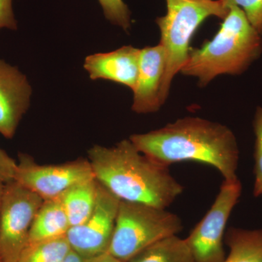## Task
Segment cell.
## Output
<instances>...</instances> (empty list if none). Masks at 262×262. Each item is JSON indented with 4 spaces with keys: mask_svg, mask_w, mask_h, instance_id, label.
<instances>
[{
    "mask_svg": "<svg viewBox=\"0 0 262 262\" xmlns=\"http://www.w3.org/2000/svg\"><path fill=\"white\" fill-rule=\"evenodd\" d=\"M129 139L141 152L164 166L195 161L217 169L224 180L238 178L237 139L220 122L185 117L157 130L133 134Z\"/></svg>",
    "mask_w": 262,
    "mask_h": 262,
    "instance_id": "obj_1",
    "label": "cell"
},
{
    "mask_svg": "<svg viewBox=\"0 0 262 262\" xmlns=\"http://www.w3.org/2000/svg\"><path fill=\"white\" fill-rule=\"evenodd\" d=\"M225 244L229 253L223 262H262V229L229 227Z\"/></svg>",
    "mask_w": 262,
    "mask_h": 262,
    "instance_id": "obj_15",
    "label": "cell"
},
{
    "mask_svg": "<svg viewBox=\"0 0 262 262\" xmlns=\"http://www.w3.org/2000/svg\"><path fill=\"white\" fill-rule=\"evenodd\" d=\"M0 262H2L1 259H0Z\"/></svg>",
    "mask_w": 262,
    "mask_h": 262,
    "instance_id": "obj_26",
    "label": "cell"
},
{
    "mask_svg": "<svg viewBox=\"0 0 262 262\" xmlns=\"http://www.w3.org/2000/svg\"><path fill=\"white\" fill-rule=\"evenodd\" d=\"M70 228L61 198L43 201L33 221L27 245L66 236Z\"/></svg>",
    "mask_w": 262,
    "mask_h": 262,
    "instance_id": "obj_13",
    "label": "cell"
},
{
    "mask_svg": "<svg viewBox=\"0 0 262 262\" xmlns=\"http://www.w3.org/2000/svg\"><path fill=\"white\" fill-rule=\"evenodd\" d=\"M227 9L237 6L244 11L249 23L262 37V0H222Z\"/></svg>",
    "mask_w": 262,
    "mask_h": 262,
    "instance_id": "obj_20",
    "label": "cell"
},
{
    "mask_svg": "<svg viewBox=\"0 0 262 262\" xmlns=\"http://www.w3.org/2000/svg\"><path fill=\"white\" fill-rule=\"evenodd\" d=\"M120 202L98 183L97 200L92 213L82 224L71 227L67 232L72 250L88 258L107 253Z\"/></svg>",
    "mask_w": 262,
    "mask_h": 262,
    "instance_id": "obj_9",
    "label": "cell"
},
{
    "mask_svg": "<svg viewBox=\"0 0 262 262\" xmlns=\"http://www.w3.org/2000/svg\"><path fill=\"white\" fill-rule=\"evenodd\" d=\"M17 162L0 148V182H11L14 179Z\"/></svg>",
    "mask_w": 262,
    "mask_h": 262,
    "instance_id": "obj_22",
    "label": "cell"
},
{
    "mask_svg": "<svg viewBox=\"0 0 262 262\" xmlns=\"http://www.w3.org/2000/svg\"><path fill=\"white\" fill-rule=\"evenodd\" d=\"M72 251L67 235L27 245L17 262H61Z\"/></svg>",
    "mask_w": 262,
    "mask_h": 262,
    "instance_id": "obj_17",
    "label": "cell"
},
{
    "mask_svg": "<svg viewBox=\"0 0 262 262\" xmlns=\"http://www.w3.org/2000/svg\"><path fill=\"white\" fill-rule=\"evenodd\" d=\"M139 61L140 49L125 46L114 51L86 57L83 67L92 80L112 81L134 91L139 75Z\"/></svg>",
    "mask_w": 262,
    "mask_h": 262,
    "instance_id": "obj_12",
    "label": "cell"
},
{
    "mask_svg": "<svg viewBox=\"0 0 262 262\" xmlns=\"http://www.w3.org/2000/svg\"><path fill=\"white\" fill-rule=\"evenodd\" d=\"M167 13L158 17L160 42L166 57L160 101L165 103L172 82L187 61L190 42L196 29L206 18L218 17L223 20L228 13L222 0H166Z\"/></svg>",
    "mask_w": 262,
    "mask_h": 262,
    "instance_id": "obj_4",
    "label": "cell"
},
{
    "mask_svg": "<svg viewBox=\"0 0 262 262\" xmlns=\"http://www.w3.org/2000/svg\"><path fill=\"white\" fill-rule=\"evenodd\" d=\"M261 53V36L241 8L231 6L214 37L201 48H191L180 73L206 87L218 76L244 73Z\"/></svg>",
    "mask_w": 262,
    "mask_h": 262,
    "instance_id": "obj_3",
    "label": "cell"
},
{
    "mask_svg": "<svg viewBox=\"0 0 262 262\" xmlns=\"http://www.w3.org/2000/svg\"><path fill=\"white\" fill-rule=\"evenodd\" d=\"M90 262H122L115 256H112L110 253H105L101 256L92 258Z\"/></svg>",
    "mask_w": 262,
    "mask_h": 262,
    "instance_id": "obj_24",
    "label": "cell"
},
{
    "mask_svg": "<svg viewBox=\"0 0 262 262\" xmlns=\"http://www.w3.org/2000/svg\"><path fill=\"white\" fill-rule=\"evenodd\" d=\"M242 193L239 179L224 180L215 201L185 238L195 262H223L227 222Z\"/></svg>",
    "mask_w": 262,
    "mask_h": 262,
    "instance_id": "obj_7",
    "label": "cell"
},
{
    "mask_svg": "<svg viewBox=\"0 0 262 262\" xmlns=\"http://www.w3.org/2000/svg\"><path fill=\"white\" fill-rule=\"evenodd\" d=\"M5 184L0 182V208H1L2 199H3V190H4Z\"/></svg>",
    "mask_w": 262,
    "mask_h": 262,
    "instance_id": "obj_25",
    "label": "cell"
},
{
    "mask_svg": "<svg viewBox=\"0 0 262 262\" xmlns=\"http://www.w3.org/2000/svg\"><path fill=\"white\" fill-rule=\"evenodd\" d=\"M94 178L88 159L39 165L32 157L20 154L13 180L46 201L58 198L76 184Z\"/></svg>",
    "mask_w": 262,
    "mask_h": 262,
    "instance_id": "obj_8",
    "label": "cell"
},
{
    "mask_svg": "<svg viewBox=\"0 0 262 262\" xmlns=\"http://www.w3.org/2000/svg\"><path fill=\"white\" fill-rule=\"evenodd\" d=\"M165 65V50L160 43L140 49L139 75L133 91L132 110L134 113H153L163 106L160 93Z\"/></svg>",
    "mask_w": 262,
    "mask_h": 262,
    "instance_id": "obj_11",
    "label": "cell"
},
{
    "mask_svg": "<svg viewBox=\"0 0 262 262\" xmlns=\"http://www.w3.org/2000/svg\"><path fill=\"white\" fill-rule=\"evenodd\" d=\"M40 196L13 180L5 184L0 208V259L17 262L42 205Z\"/></svg>",
    "mask_w": 262,
    "mask_h": 262,
    "instance_id": "obj_6",
    "label": "cell"
},
{
    "mask_svg": "<svg viewBox=\"0 0 262 262\" xmlns=\"http://www.w3.org/2000/svg\"><path fill=\"white\" fill-rule=\"evenodd\" d=\"M16 30L18 22L13 8V0H0V31L2 29Z\"/></svg>",
    "mask_w": 262,
    "mask_h": 262,
    "instance_id": "obj_21",
    "label": "cell"
},
{
    "mask_svg": "<svg viewBox=\"0 0 262 262\" xmlns=\"http://www.w3.org/2000/svg\"><path fill=\"white\" fill-rule=\"evenodd\" d=\"M91 259L92 258L84 257L80 253L75 252L73 250H72L61 262H90Z\"/></svg>",
    "mask_w": 262,
    "mask_h": 262,
    "instance_id": "obj_23",
    "label": "cell"
},
{
    "mask_svg": "<svg viewBox=\"0 0 262 262\" xmlns=\"http://www.w3.org/2000/svg\"><path fill=\"white\" fill-rule=\"evenodd\" d=\"M98 190V182L94 178L76 184L60 196L71 227L80 225L92 213Z\"/></svg>",
    "mask_w": 262,
    "mask_h": 262,
    "instance_id": "obj_14",
    "label": "cell"
},
{
    "mask_svg": "<svg viewBox=\"0 0 262 262\" xmlns=\"http://www.w3.org/2000/svg\"><path fill=\"white\" fill-rule=\"evenodd\" d=\"M182 229V220L166 208L120 201L107 253L127 262L142 250L177 235Z\"/></svg>",
    "mask_w": 262,
    "mask_h": 262,
    "instance_id": "obj_5",
    "label": "cell"
},
{
    "mask_svg": "<svg viewBox=\"0 0 262 262\" xmlns=\"http://www.w3.org/2000/svg\"><path fill=\"white\" fill-rule=\"evenodd\" d=\"M32 90L27 76L18 67L0 59V134L14 136L30 105Z\"/></svg>",
    "mask_w": 262,
    "mask_h": 262,
    "instance_id": "obj_10",
    "label": "cell"
},
{
    "mask_svg": "<svg viewBox=\"0 0 262 262\" xmlns=\"http://www.w3.org/2000/svg\"><path fill=\"white\" fill-rule=\"evenodd\" d=\"M105 18L110 23L128 32L131 27L130 11L123 0H98Z\"/></svg>",
    "mask_w": 262,
    "mask_h": 262,
    "instance_id": "obj_19",
    "label": "cell"
},
{
    "mask_svg": "<svg viewBox=\"0 0 262 262\" xmlns=\"http://www.w3.org/2000/svg\"><path fill=\"white\" fill-rule=\"evenodd\" d=\"M127 262H195L185 239L178 235L160 239Z\"/></svg>",
    "mask_w": 262,
    "mask_h": 262,
    "instance_id": "obj_16",
    "label": "cell"
},
{
    "mask_svg": "<svg viewBox=\"0 0 262 262\" xmlns=\"http://www.w3.org/2000/svg\"><path fill=\"white\" fill-rule=\"evenodd\" d=\"M88 154L95 179L120 201L167 208L184 191L169 167L143 154L130 139L111 147L95 145Z\"/></svg>",
    "mask_w": 262,
    "mask_h": 262,
    "instance_id": "obj_2",
    "label": "cell"
},
{
    "mask_svg": "<svg viewBox=\"0 0 262 262\" xmlns=\"http://www.w3.org/2000/svg\"><path fill=\"white\" fill-rule=\"evenodd\" d=\"M254 144V187L255 196H262V107L258 106L253 120Z\"/></svg>",
    "mask_w": 262,
    "mask_h": 262,
    "instance_id": "obj_18",
    "label": "cell"
}]
</instances>
